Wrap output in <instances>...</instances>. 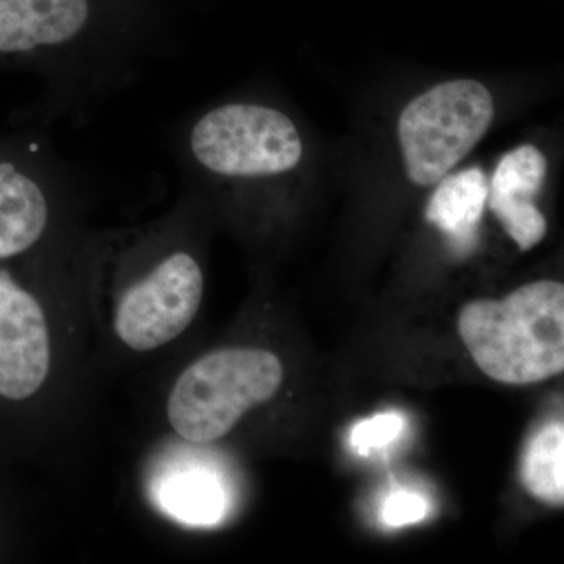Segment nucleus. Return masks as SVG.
I'll return each mask as SVG.
<instances>
[{"label": "nucleus", "mask_w": 564, "mask_h": 564, "mask_svg": "<svg viewBox=\"0 0 564 564\" xmlns=\"http://www.w3.org/2000/svg\"><path fill=\"white\" fill-rule=\"evenodd\" d=\"M458 332L478 369L503 384H533L564 369V285L536 281L507 299L467 303Z\"/></svg>", "instance_id": "1"}, {"label": "nucleus", "mask_w": 564, "mask_h": 564, "mask_svg": "<svg viewBox=\"0 0 564 564\" xmlns=\"http://www.w3.org/2000/svg\"><path fill=\"white\" fill-rule=\"evenodd\" d=\"M173 151L193 181L262 182L293 172L303 141L288 115L259 102L210 107L173 131Z\"/></svg>", "instance_id": "2"}, {"label": "nucleus", "mask_w": 564, "mask_h": 564, "mask_svg": "<svg viewBox=\"0 0 564 564\" xmlns=\"http://www.w3.org/2000/svg\"><path fill=\"white\" fill-rule=\"evenodd\" d=\"M284 370L259 348H225L198 359L181 375L166 404L174 432L193 444L226 436L248 411L272 400Z\"/></svg>", "instance_id": "3"}, {"label": "nucleus", "mask_w": 564, "mask_h": 564, "mask_svg": "<svg viewBox=\"0 0 564 564\" xmlns=\"http://www.w3.org/2000/svg\"><path fill=\"white\" fill-rule=\"evenodd\" d=\"M21 128L0 133V262L35 250L84 182L58 158L46 129Z\"/></svg>", "instance_id": "4"}, {"label": "nucleus", "mask_w": 564, "mask_h": 564, "mask_svg": "<svg viewBox=\"0 0 564 564\" xmlns=\"http://www.w3.org/2000/svg\"><path fill=\"white\" fill-rule=\"evenodd\" d=\"M494 118L491 93L480 82H444L408 104L399 120L408 177L436 184L474 150Z\"/></svg>", "instance_id": "5"}, {"label": "nucleus", "mask_w": 564, "mask_h": 564, "mask_svg": "<svg viewBox=\"0 0 564 564\" xmlns=\"http://www.w3.org/2000/svg\"><path fill=\"white\" fill-rule=\"evenodd\" d=\"M203 295L202 263L185 248H172L121 293L115 311V333L132 350H155L188 328Z\"/></svg>", "instance_id": "6"}, {"label": "nucleus", "mask_w": 564, "mask_h": 564, "mask_svg": "<svg viewBox=\"0 0 564 564\" xmlns=\"http://www.w3.org/2000/svg\"><path fill=\"white\" fill-rule=\"evenodd\" d=\"M50 367V329L43 307L9 270L0 269V395L29 399L46 381Z\"/></svg>", "instance_id": "7"}, {"label": "nucleus", "mask_w": 564, "mask_h": 564, "mask_svg": "<svg viewBox=\"0 0 564 564\" xmlns=\"http://www.w3.org/2000/svg\"><path fill=\"white\" fill-rule=\"evenodd\" d=\"M488 193L484 172L473 169L445 177L430 199L426 220L447 234L458 254H467L477 242Z\"/></svg>", "instance_id": "8"}, {"label": "nucleus", "mask_w": 564, "mask_h": 564, "mask_svg": "<svg viewBox=\"0 0 564 564\" xmlns=\"http://www.w3.org/2000/svg\"><path fill=\"white\" fill-rule=\"evenodd\" d=\"M522 484L536 499L562 505L564 500V429L551 423L534 434L521 463Z\"/></svg>", "instance_id": "9"}, {"label": "nucleus", "mask_w": 564, "mask_h": 564, "mask_svg": "<svg viewBox=\"0 0 564 564\" xmlns=\"http://www.w3.org/2000/svg\"><path fill=\"white\" fill-rule=\"evenodd\" d=\"M545 174L547 161L532 144L508 152L494 173L489 207L533 204V196L543 188Z\"/></svg>", "instance_id": "10"}, {"label": "nucleus", "mask_w": 564, "mask_h": 564, "mask_svg": "<svg viewBox=\"0 0 564 564\" xmlns=\"http://www.w3.org/2000/svg\"><path fill=\"white\" fill-rule=\"evenodd\" d=\"M166 510L195 525L215 524L225 511V494L210 475L185 474L174 478L163 491Z\"/></svg>", "instance_id": "11"}, {"label": "nucleus", "mask_w": 564, "mask_h": 564, "mask_svg": "<svg viewBox=\"0 0 564 564\" xmlns=\"http://www.w3.org/2000/svg\"><path fill=\"white\" fill-rule=\"evenodd\" d=\"M403 429L404 419L400 414L384 413L373 415V417L359 422L352 429L350 436L351 447L362 456L373 454V452L392 444L402 434Z\"/></svg>", "instance_id": "12"}, {"label": "nucleus", "mask_w": 564, "mask_h": 564, "mask_svg": "<svg viewBox=\"0 0 564 564\" xmlns=\"http://www.w3.org/2000/svg\"><path fill=\"white\" fill-rule=\"evenodd\" d=\"M429 513V503L421 494L399 491L386 499L381 519L386 525L392 529L417 524Z\"/></svg>", "instance_id": "13"}]
</instances>
